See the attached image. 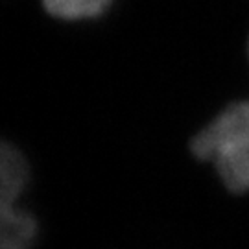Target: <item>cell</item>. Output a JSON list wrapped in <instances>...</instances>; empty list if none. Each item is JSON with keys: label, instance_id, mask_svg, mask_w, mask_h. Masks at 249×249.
I'll return each instance as SVG.
<instances>
[{"label": "cell", "instance_id": "4", "mask_svg": "<svg viewBox=\"0 0 249 249\" xmlns=\"http://www.w3.org/2000/svg\"><path fill=\"white\" fill-rule=\"evenodd\" d=\"M46 13L65 22L98 18L111 8L113 0H41Z\"/></svg>", "mask_w": 249, "mask_h": 249}, {"label": "cell", "instance_id": "3", "mask_svg": "<svg viewBox=\"0 0 249 249\" xmlns=\"http://www.w3.org/2000/svg\"><path fill=\"white\" fill-rule=\"evenodd\" d=\"M0 170V207L17 205L18 196L24 192L30 179V168L24 155L15 146L4 142Z\"/></svg>", "mask_w": 249, "mask_h": 249}, {"label": "cell", "instance_id": "2", "mask_svg": "<svg viewBox=\"0 0 249 249\" xmlns=\"http://www.w3.org/2000/svg\"><path fill=\"white\" fill-rule=\"evenodd\" d=\"M34 216L17 205L0 207V249H30L36 240Z\"/></svg>", "mask_w": 249, "mask_h": 249}, {"label": "cell", "instance_id": "1", "mask_svg": "<svg viewBox=\"0 0 249 249\" xmlns=\"http://www.w3.org/2000/svg\"><path fill=\"white\" fill-rule=\"evenodd\" d=\"M190 151L197 160L213 164L229 192H249V100L220 111L192 137Z\"/></svg>", "mask_w": 249, "mask_h": 249}]
</instances>
